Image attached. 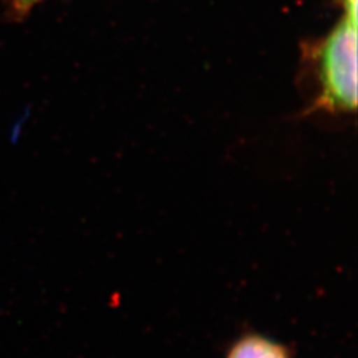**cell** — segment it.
<instances>
[{"mask_svg":"<svg viewBox=\"0 0 358 358\" xmlns=\"http://www.w3.org/2000/svg\"><path fill=\"white\" fill-rule=\"evenodd\" d=\"M320 94L315 108L334 113L357 109V19L344 15L316 52Z\"/></svg>","mask_w":358,"mask_h":358,"instance_id":"obj_1","label":"cell"},{"mask_svg":"<svg viewBox=\"0 0 358 358\" xmlns=\"http://www.w3.org/2000/svg\"><path fill=\"white\" fill-rule=\"evenodd\" d=\"M226 358H292L288 348L259 333H245L231 345Z\"/></svg>","mask_w":358,"mask_h":358,"instance_id":"obj_2","label":"cell"},{"mask_svg":"<svg viewBox=\"0 0 358 358\" xmlns=\"http://www.w3.org/2000/svg\"><path fill=\"white\" fill-rule=\"evenodd\" d=\"M43 0H13V8L16 13H27Z\"/></svg>","mask_w":358,"mask_h":358,"instance_id":"obj_3","label":"cell"},{"mask_svg":"<svg viewBox=\"0 0 358 358\" xmlns=\"http://www.w3.org/2000/svg\"><path fill=\"white\" fill-rule=\"evenodd\" d=\"M345 15L357 19V0H345Z\"/></svg>","mask_w":358,"mask_h":358,"instance_id":"obj_4","label":"cell"}]
</instances>
